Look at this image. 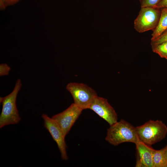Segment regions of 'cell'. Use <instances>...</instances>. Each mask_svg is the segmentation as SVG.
<instances>
[{
	"label": "cell",
	"mask_w": 167,
	"mask_h": 167,
	"mask_svg": "<svg viewBox=\"0 0 167 167\" xmlns=\"http://www.w3.org/2000/svg\"><path fill=\"white\" fill-rule=\"evenodd\" d=\"M66 88L71 95L74 103L83 110L89 109L97 96L93 89L84 84L70 83L67 84Z\"/></svg>",
	"instance_id": "obj_5"
},
{
	"label": "cell",
	"mask_w": 167,
	"mask_h": 167,
	"mask_svg": "<svg viewBox=\"0 0 167 167\" xmlns=\"http://www.w3.org/2000/svg\"><path fill=\"white\" fill-rule=\"evenodd\" d=\"M159 8H167V0H161V1L155 7Z\"/></svg>",
	"instance_id": "obj_17"
},
{
	"label": "cell",
	"mask_w": 167,
	"mask_h": 167,
	"mask_svg": "<svg viewBox=\"0 0 167 167\" xmlns=\"http://www.w3.org/2000/svg\"><path fill=\"white\" fill-rule=\"evenodd\" d=\"M135 145L137 155L135 166L153 167L154 149L141 141Z\"/></svg>",
	"instance_id": "obj_9"
},
{
	"label": "cell",
	"mask_w": 167,
	"mask_h": 167,
	"mask_svg": "<svg viewBox=\"0 0 167 167\" xmlns=\"http://www.w3.org/2000/svg\"><path fill=\"white\" fill-rule=\"evenodd\" d=\"M105 139L115 146L125 142L136 144L140 141L136 127L123 119L110 126L107 129Z\"/></svg>",
	"instance_id": "obj_1"
},
{
	"label": "cell",
	"mask_w": 167,
	"mask_h": 167,
	"mask_svg": "<svg viewBox=\"0 0 167 167\" xmlns=\"http://www.w3.org/2000/svg\"><path fill=\"white\" fill-rule=\"evenodd\" d=\"M135 127L140 141L148 146L161 141L167 134V126L159 120H150Z\"/></svg>",
	"instance_id": "obj_3"
},
{
	"label": "cell",
	"mask_w": 167,
	"mask_h": 167,
	"mask_svg": "<svg viewBox=\"0 0 167 167\" xmlns=\"http://www.w3.org/2000/svg\"><path fill=\"white\" fill-rule=\"evenodd\" d=\"M166 41H167V29L158 38L155 40L151 41V45L152 46Z\"/></svg>",
	"instance_id": "obj_13"
},
{
	"label": "cell",
	"mask_w": 167,
	"mask_h": 167,
	"mask_svg": "<svg viewBox=\"0 0 167 167\" xmlns=\"http://www.w3.org/2000/svg\"><path fill=\"white\" fill-rule=\"evenodd\" d=\"M161 9L160 17L157 26L153 31L151 41L155 40L167 29V8Z\"/></svg>",
	"instance_id": "obj_10"
},
{
	"label": "cell",
	"mask_w": 167,
	"mask_h": 167,
	"mask_svg": "<svg viewBox=\"0 0 167 167\" xmlns=\"http://www.w3.org/2000/svg\"><path fill=\"white\" fill-rule=\"evenodd\" d=\"M20 0H0V8H5L8 6L15 4Z\"/></svg>",
	"instance_id": "obj_16"
},
{
	"label": "cell",
	"mask_w": 167,
	"mask_h": 167,
	"mask_svg": "<svg viewBox=\"0 0 167 167\" xmlns=\"http://www.w3.org/2000/svg\"><path fill=\"white\" fill-rule=\"evenodd\" d=\"M22 83L20 79L16 81L12 92L4 97H0L2 106L0 116V128L9 125L19 123L20 117L16 104L18 94L21 88Z\"/></svg>",
	"instance_id": "obj_2"
},
{
	"label": "cell",
	"mask_w": 167,
	"mask_h": 167,
	"mask_svg": "<svg viewBox=\"0 0 167 167\" xmlns=\"http://www.w3.org/2000/svg\"><path fill=\"white\" fill-rule=\"evenodd\" d=\"M11 70L10 67L6 64L2 63L0 65V76L7 75Z\"/></svg>",
	"instance_id": "obj_15"
},
{
	"label": "cell",
	"mask_w": 167,
	"mask_h": 167,
	"mask_svg": "<svg viewBox=\"0 0 167 167\" xmlns=\"http://www.w3.org/2000/svg\"><path fill=\"white\" fill-rule=\"evenodd\" d=\"M83 110L73 103L63 111L52 117V118L61 128L65 137L69 133Z\"/></svg>",
	"instance_id": "obj_6"
},
{
	"label": "cell",
	"mask_w": 167,
	"mask_h": 167,
	"mask_svg": "<svg viewBox=\"0 0 167 167\" xmlns=\"http://www.w3.org/2000/svg\"><path fill=\"white\" fill-rule=\"evenodd\" d=\"M161 0H139L141 7H155Z\"/></svg>",
	"instance_id": "obj_14"
},
{
	"label": "cell",
	"mask_w": 167,
	"mask_h": 167,
	"mask_svg": "<svg viewBox=\"0 0 167 167\" xmlns=\"http://www.w3.org/2000/svg\"><path fill=\"white\" fill-rule=\"evenodd\" d=\"M42 117L44 121V126L56 142L61 154V158L67 161L68 158L66 152V145L65 137L61 128L56 122L46 114L43 113Z\"/></svg>",
	"instance_id": "obj_7"
},
{
	"label": "cell",
	"mask_w": 167,
	"mask_h": 167,
	"mask_svg": "<svg viewBox=\"0 0 167 167\" xmlns=\"http://www.w3.org/2000/svg\"><path fill=\"white\" fill-rule=\"evenodd\" d=\"M164 148V155L166 158L167 159V146H166Z\"/></svg>",
	"instance_id": "obj_18"
},
{
	"label": "cell",
	"mask_w": 167,
	"mask_h": 167,
	"mask_svg": "<svg viewBox=\"0 0 167 167\" xmlns=\"http://www.w3.org/2000/svg\"><path fill=\"white\" fill-rule=\"evenodd\" d=\"M164 148L160 150L153 149V167H167V159L164 154Z\"/></svg>",
	"instance_id": "obj_11"
},
{
	"label": "cell",
	"mask_w": 167,
	"mask_h": 167,
	"mask_svg": "<svg viewBox=\"0 0 167 167\" xmlns=\"http://www.w3.org/2000/svg\"><path fill=\"white\" fill-rule=\"evenodd\" d=\"M105 120L110 126L118 121V115L107 99L97 96L89 109Z\"/></svg>",
	"instance_id": "obj_8"
},
{
	"label": "cell",
	"mask_w": 167,
	"mask_h": 167,
	"mask_svg": "<svg viewBox=\"0 0 167 167\" xmlns=\"http://www.w3.org/2000/svg\"><path fill=\"white\" fill-rule=\"evenodd\" d=\"M152 47L153 52L161 57L167 59V41Z\"/></svg>",
	"instance_id": "obj_12"
},
{
	"label": "cell",
	"mask_w": 167,
	"mask_h": 167,
	"mask_svg": "<svg viewBox=\"0 0 167 167\" xmlns=\"http://www.w3.org/2000/svg\"><path fill=\"white\" fill-rule=\"evenodd\" d=\"M161 9L154 7H141L134 21V28L139 33L153 31L158 24Z\"/></svg>",
	"instance_id": "obj_4"
}]
</instances>
